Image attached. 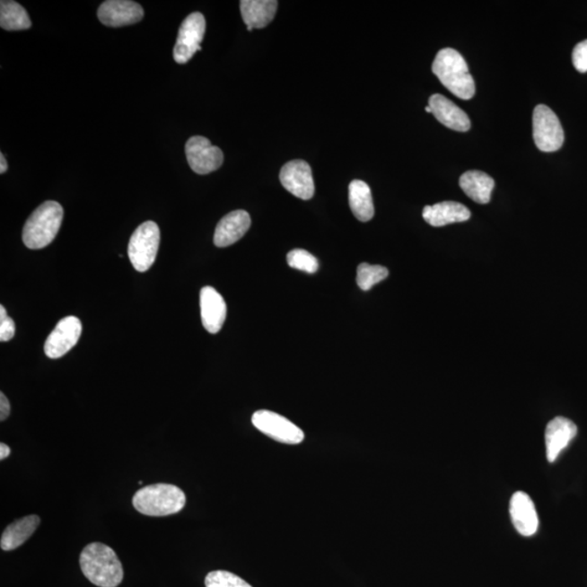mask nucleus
Returning <instances> with one entry per match:
<instances>
[{
    "label": "nucleus",
    "mask_w": 587,
    "mask_h": 587,
    "mask_svg": "<svg viewBox=\"0 0 587 587\" xmlns=\"http://www.w3.org/2000/svg\"><path fill=\"white\" fill-rule=\"evenodd\" d=\"M9 455H10L9 446L4 444V442H2V444H0V460H6V458Z\"/></svg>",
    "instance_id": "obj_30"
},
{
    "label": "nucleus",
    "mask_w": 587,
    "mask_h": 587,
    "mask_svg": "<svg viewBox=\"0 0 587 587\" xmlns=\"http://www.w3.org/2000/svg\"><path fill=\"white\" fill-rule=\"evenodd\" d=\"M64 219V208L57 202H45L30 215L22 233L23 243L30 250H42L58 234Z\"/></svg>",
    "instance_id": "obj_4"
},
{
    "label": "nucleus",
    "mask_w": 587,
    "mask_h": 587,
    "mask_svg": "<svg viewBox=\"0 0 587 587\" xmlns=\"http://www.w3.org/2000/svg\"><path fill=\"white\" fill-rule=\"evenodd\" d=\"M286 260L288 266L293 269L311 273V275L316 273L319 269V262L316 257L303 250H294L288 252Z\"/></svg>",
    "instance_id": "obj_25"
},
{
    "label": "nucleus",
    "mask_w": 587,
    "mask_h": 587,
    "mask_svg": "<svg viewBox=\"0 0 587 587\" xmlns=\"http://www.w3.org/2000/svg\"><path fill=\"white\" fill-rule=\"evenodd\" d=\"M432 71L441 83L460 100L469 101L475 96V80L469 72L466 60L457 50L444 48L439 51Z\"/></svg>",
    "instance_id": "obj_2"
},
{
    "label": "nucleus",
    "mask_w": 587,
    "mask_h": 587,
    "mask_svg": "<svg viewBox=\"0 0 587 587\" xmlns=\"http://www.w3.org/2000/svg\"><path fill=\"white\" fill-rule=\"evenodd\" d=\"M161 245V230L153 221L144 223L134 232L128 243V258L134 269L145 272L151 269Z\"/></svg>",
    "instance_id": "obj_5"
},
{
    "label": "nucleus",
    "mask_w": 587,
    "mask_h": 587,
    "mask_svg": "<svg viewBox=\"0 0 587 587\" xmlns=\"http://www.w3.org/2000/svg\"><path fill=\"white\" fill-rule=\"evenodd\" d=\"M432 113L442 126L458 132L470 130L471 122L467 113L445 96L435 94L430 97Z\"/></svg>",
    "instance_id": "obj_17"
},
{
    "label": "nucleus",
    "mask_w": 587,
    "mask_h": 587,
    "mask_svg": "<svg viewBox=\"0 0 587 587\" xmlns=\"http://www.w3.org/2000/svg\"><path fill=\"white\" fill-rule=\"evenodd\" d=\"M578 434V427L574 422L557 416L549 422L546 426L545 442H546V457L549 462L557 460L560 452L565 450L569 442L573 441Z\"/></svg>",
    "instance_id": "obj_13"
},
{
    "label": "nucleus",
    "mask_w": 587,
    "mask_h": 587,
    "mask_svg": "<svg viewBox=\"0 0 587 587\" xmlns=\"http://www.w3.org/2000/svg\"><path fill=\"white\" fill-rule=\"evenodd\" d=\"M80 565L87 580L100 587H117L123 580L121 561L110 546L87 545L81 554Z\"/></svg>",
    "instance_id": "obj_1"
},
{
    "label": "nucleus",
    "mask_w": 587,
    "mask_h": 587,
    "mask_svg": "<svg viewBox=\"0 0 587 587\" xmlns=\"http://www.w3.org/2000/svg\"><path fill=\"white\" fill-rule=\"evenodd\" d=\"M15 333V324L12 318L7 315L6 309L0 306V341L9 342Z\"/></svg>",
    "instance_id": "obj_27"
},
{
    "label": "nucleus",
    "mask_w": 587,
    "mask_h": 587,
    "mask_svg": "<svg viewBox=\"0 0 587 587\" xmlns=\"http://www.w3.org/2000/svg\"><path fill=\"white\" fill-rule=\"evenodd\" d=\"M280 181L288 192L298 198L308 200L315 195L311 168L306 162L293 161L285 164L280 172Z\"/></svg>",
    "instance_id": "obj_11"
},
{
    "label": "nucleus",
    "mask_w": 587,
    "mask_h": 587,
    "mask_svg": "<svg viewBox=\"0 0 587 587\" xmlns=\"http://www.w3.org/2000/svg\"><path fill=\"white\" fill-rule=\"evenodd\" d=\"M200 313L203 326L209 333L217 334L223 329L226 305L223 297L214 287L205 286L200 291Z\"/></svg>",
    "instance_id": "obj_16"
},
{
    "label": "nucleus",
    "mask_w": 587,
    "mask_h": 587,
    "mask_svg": "<svg viewBox=\"0 0 587 587\" xmlns=\"http://www.w3.org/2000/svg\"><path fill=\"white\" fill-rule=\"evenodd\" d=\"M424 219L432 226L439 228L451 223H465L470 219L471 213L465 205L456 202H442L425 206Z\"/></svg>",
    "instance_id": "obj_18"
},
{
    "label": "nucleus",
    "mask_w": 587,
    "mask_h": 587,
    "mask_svg": "<svg viewBox=\"0 0 587 587\" xmlns=\"http://www.w3.org/2000/svg\"><path fill=\"white\" fill-rule=\"evenodd\" d=\"M39 524L40 518L36 514H31V516L19 519L8 525L2 535V539H0L2 549L6 550V552L17 549L32 537Z\"/></svg>",
    "instance_id": "obj_20"
},
{
    "label": "nucleus",
    "mask_w": 587,
    "mask_h": 587,
    "mask_svg": "<svg viewBox=\"0 0 587 587\" xmlns=\"http://www.w3.org/2000/svg\"><path fill=\"white\" fill-rule=\"evenodd\" d=\"M252 425L272 440L296 445L305 439V434L297 425L279 414L269 410H258L252 415Z\"/></svg>",
    "instance_id": "obj_7"
},
{
    "label": "nucleus",
    "mask_w": 587,
    "mask_h": 587,
    "mask_svg": "<svg viewBox=\"0 0 587 587\" xmlns=\"http://www.w3.org/2000/svg\"><path fill=\"white\" fill-rule=\"evenodd\" d=\"M349 206L355 217L362 223H368L374 215L372 194L369 185L360 180L349 184Z\"/></svg>",
    "instance_id": "obj_22"
},
{
    "label": "nucleus",
    "mask_w": 587,
    "mask_h": 587,
    "mask_svg": "<svg viewBox=\"0 0 587 587\" xmlns=\"http://www.w3.org/2000/svg\"><path fill=\"white\" fill-rule=\"evenodd\" d=\"M251 219L245 210H235L220 220L215 228L214 243L223 249L240 241L250 230Z\"/></svg>",
    "instance_id": "obj_15"
},
{
    "label": "nucleus",
    "mask_w": 587,
    "mask_h": 587,
    "mask_svg": "<svg viewBox=\"0 0 587 587\" xmlns=\"http://www.w3.org/2000/svg\"><path fill=\"white\" fill-rule=\"evenodd\" d=\"M514 528L523 537H532L538 532L539 517L532 498L524 492L514 493L509 506Z\"/></svg>",
    "instance_id": "obj_14"
},
{
    "label": "nucleus",
    "mask_w": 587,
    "mask_h": 587,
    "mask_svg": "<svg viewBox=\"0 0 587 587\" xmlns=\"http://www.w3.org/2000/svg\"><path fill=\"white\" fill-rule=\"evenodd\" d=\"M425 111H426L427 113H432L431 107H430V106L425 107Z\"/></svg>",
    "instance_id": "obj_32"
},
{
    "label": "nucleus",
    "mask_w": 587,
    "mask_h": 587,
    "mask_svg": "<svg viewBox=\"0 0 587 587\" xmlns=\"http://www.w3.org/2000/svg\"><path fill=\"white\" fill-rule=\"evenodd\" d=\"M535 145L544 153L557 152L564 145L565 132L558 117L549 107L539 105L533 112Z\"/></svg>",
    "instance_id": "obj_6"
},
{
    "label": "nucleus",
    "mask_w": 587,
    "mask_h": 587,
    "mask_svg": "<svg viewBox=\"0 0 587 587\" xmlns=\"http://www.w3.org/2000/svg\"><path fill=\"white\" fill-rule=\"evenodd\" d=\"M189 167L197 174H209L223 166V153L214 146L208 138L203 136L190 137L185 145Z\"/></svg>",
    "instance_id": "obj_9"
},
{
    "label": "nucleus",
    "mask_w": 587,
    "mask_h": 587,
    "mask_svg": "<svg viewBox=\"0 0 587 587\" xmlns=\"http://www.w3.org/2000/svg\"><path fill=\"white\" fill-rule=\"evenodd\" d=\"M388 276L389 270L382 266L362 264L357 269V285L363 291L367 292Z\"/></svg>",
    "instance_id": "obj_24"
},
{
    "label": "nucleus",
    "mask_w": 587,
    "mask_h": 587,
    "mask_svg": "<svg viewBox=\"0 0 587 587\" xmlns=\"http://www.w3.org/2000/svg\"><path fill=\"white\" fill-rule=\"evenodd\" d=\"M206 32V20L203 13H193L184 20L180 27L177 43L173 49V58L179 65L188 64L197 51L202 50Z\"/></svg>",
    "instance_id": "obj_8"
},
{
    "label": "nucleus",
    "mask_w": 587,
    "mask_h": 587,
    "mask_svg": "<svg viewBox=\"0 0 587 587\" xmlns=\"http://www.w3.org/2000/svg\"><path fill=\"white\" fill-rule=\"evenodd\" d=\"M573 63L574 68L586 74L587 72V39L575 46L573 54Z\"/></svg>",
    "instance_id": "obj_28"
},
{
    "label": "nucleus",
    "mask_w": 587,
    "mask_h": 587,
    "mask_svg": "<svg viewBox=\"0 0 587 587\" xmlns=\"http://www.w3.org/2000/svg\"><path fill=\"white\" fill-rule=\"evenodd\" d=\"M187 504L181 488L172 484L158 483L138 489L133 497V506L138 513L151 517H164L178 513Z\"/></svg>",
    "instance_id": "obj_3"
},
{
    "label": "nucleus",
    "mask_w": 587,
    "mask_h": 587,
    "mask_svg": "<svg viewBox=\"0 0 587 587\" xmlns=\"http://www.w3.org/2000/svg\"><path fill=\"white\" fill-rule=\"evenodd\" d=\"M460 185L468 197L481 205L489 203L493 189L495 188L494 180L488 174L481 171L463 173L460 180Z\"/></svg>",
    "instance_id": "obj_21"
},
{
    "label": "nucleus",
    "mask_w": 587,
    "mask_h": 587,
    "mask_svg": "<svg viewBox=\"0 0 587 587\" xmlns=\"http://www.w3.org/2000/svg\"><path fill=\"white\" fill-rule=\"evenodd\" d=\"M82 323L79 318L66 317L57 323L54 331L45 343L46 356L57 359L65 356L75 346L81 337Z\"/></svg>",
    "instance_id": "obj_10"
},
{
    "label": "nucleus",
    "mask_w": 587,
    "mask_h": 587,
    "mask_svg": "<svg viewBox=\"0 0 587 587\" xmlns=\"http://www.w3.org/2000/svg\"><path fill=\"white\" fill-rule=\"evenodd\" d=\"M100 22L110 28L126 27L140 22L144 9L140 4L130 0H108L98 9Z\"/></svg>",
    "instance_id": "obj_12"
},
{
    "label": "nucleus",
    "mask_w": 587,
    "mask_h": 587,
    "mask_svg": "<svg viewBox=\"0 0 587 587\" xmlns=\"http://www.w3.org/2000/svg\"><path fill=\"white\" fill-rule=\"evenodd\" d=\"M10 415V403L4 393L0 394V420L4 421Z\"/></svg>",
    "instance_id": "obj_29"
},
{
    "label": "nucleus",
    "mask_w": 587,
    "mask_h": 587,
    "mask_svg": "<svg viewBox=\"0 0 587 587\" xmlns=\"http://www.w3.org/2000/svg\"><path fill=\"white\" fill-rule=\"evenodd\" d=\"M205 585L206 587H252L240 576L223 570L208 574L206 576Z\"/></svg>",
    "instance_id": "obj_26"
},
{
    "label": "nucleus",
    "mask_w": 587,
    "mask_h": 587,
    "mask_svg": "<svg viewBox=\"0 0 587 587\" xmlns=\"http://www.w3.org/2000/svg\"><path fill=\"white\" fill-rule=\"evenodd\" d=\"M0 27L7 31H22L32 27V22L22 4L3 0L0 3Z\"/></svg>",
    "instance_id": "obj_23"
},
{
    "label": "nucleus",
    "mask_w": 587,
    "mask_h": 587,
    "mask_svg": "<svg viewBox=\"0 0 587 587\" xmlns=\"http://www.w3.org/2000/svg\"><path fill=\"white\" fill-rule=\"evenodd\" d=\"M241 18H243L247 29L266 28L276 17L277 4L275 0H241Z\"/></svg>",
    "instance_id": "obj_19"
},
{
    "label": "nucleus",
    "mask_w": 587,
    "mask_h": 587,
    "mask_svg": "<svg viewBox=\"0 0 587 587\" xmlns=\"http://www.w3.org/2000/svg\"><path fill=\"white\" fill-rule=\"evenodd\" d=\"M8 170V164L6 159H4V153H0V173L4 174Z\"/></svg>",
    "instance_id": "obj_31"
}]
</instances>
